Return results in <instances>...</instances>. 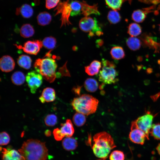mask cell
I'll return each instance as SVG.
<instances>
[{
  "label": "cell",
  "instance_id": "obj_13",
  "mask_svg": "<svg viewBox=\"0 0 160 160\" xmlns=\"http://www.w3.org/2000/svg\"><path fill=\"white\" fill-rule=\"evenodd\" d=\"M15 65L13 59L9 55H4L0 59V68L3 72H8L12 71L15 68Z\"/></svg>",
  "mask_w": 160,
  "mask_h": 160
},
{
  "label": "cell",
  "instance_id": "obj_38",
  "mask_svg": "<svg viewBox=\"0 0 160 160\" xmlns=\"http://www.w3.org/2000/svg\"><path fill=\"white\" fill-rule=\"evenodd\" d=\"M10 141V136L7 132H3L0 133V144L1 145H7Z\"/></svg>",
  "mask_w": 160,
  "mask_h": 160
},
{
  "label": "cell",
  "instance_id": "obj_47",
  "mask_svg": "<svg viewBox=\"0 0 160 160\" xmlns=\"http://www.w3.org/2000/svg\"><path fill=\"white\" fill-rule=\"evenodd\" d=\"M98 160H105V159H99Z\"/></svg>",
  "mask_w": 160,
  "mask_h": 160
},
{
  "label": "cell",
  "instance_id": "obj_36",
  "mask_svg": "<svg viewBox=\"0 0 160 160\" xmlns=\"http://www.w3.org/2000/svg\"><path fill=\"white\" fill-rule=\"evenodd\" d=\"M44 121L45 124L47 126L53 127L57 122V117L54 114H48L45 118Z\"/></svg>",
  "mask_w": 160,
  "mask_h": 160
},
{
  "label": "cell",
  "instance_id": "obj_14",
  "mask_svg": "<svg viewBox=\"0 0 160 160\" xmlns=\"http://www.w3.org/2000/svg\"><path fill=\"white\" fill-rule=\"evenodd\" d=\"M80 3L81 5V13L85 16H88L92 14L98 15H100L98 9L97 4L90 5L84 0L80 1Z\"/></svg>",
  "mask_w": 160,
  "mask_h": 160
},
{
  "label": "cell",
  "instance_id": "obj_15",
  "mask_svg": "<svg viewBox=\"0 0 160 160\" xmlns=\"http://www.w3.org/2000/svg\"><path fill=\"white\" fill-rule=\"evenodd\" d=\"M2 149L3 160H25L19 152L15 150H8L5 148Z\"/></svg>",
  "mask_w": 160,
  "mask_h": 160
},
{
  "label": "cell",
  "instance_id": "obj_17",
  "mask_svg": "<svg viewBox=\"0 0 160 160\" xmlns=\"http://www.w3.org/2000/svg\"><path fill=\"white\" fill-rule=\"evenodd\" d=\"M33 10L32 7L29 4H25L21 7L17 8L16 11L17 15H21L24 18L31 17L33 15Z\"/></svg>",
  "mask_w": 160,
  "mask_h": 160
},
{
  "label": "cell",
  "instance_id": "obj_29",
  "mask_svg": "<svg viewBox=\"0 0 160 160\" xmlns=\"http://www.w3.org/2000/svg\"><path fill=\"white\" fill-rule=\"evenodd\" d=\"M107 18L109 22L112 24H115L119 22L121 17L119 12L116 10H111L108 13Z\"/></svg>",
  "mask_w": 160,
  "mask_h": 160
},
{
  "label": "cell",
  "instance_id": "obj_30",
  "mask_svg": "<svg viewBox=\"0 0 160 160\" xmlns=\"http://www.w3.org/2000/svg\"><path fill=\"white\" fill-rule=\"evenodd\" d=\"M56 42V39L52 36L45 37L42 41L43 46L45 48L51 50L55 47Z\"/></svg>",
  "mask_w": 160,
  "mask_h": 160
},
{
  "label": "cell",
  "instance_id": "obj_8",
  "mask_svg": "<svg viewBox=\"0 0 160 160\" xmlns=\"http://www.w3.org/2000/svg\"><path fill=\"white\" fill-rule=\"evenodd\" d=\"M60 126V129L56 128L54 129L53 132L54 138L56 140L60 141L65 137H71L73 135L74 129L70 119H67L65 122L61 124Z\"/></svg>",
  "mask_w": 160,
  "mask_h": 160
},
{
  "label": "cell",
  "instance_id": "obj_20",
  "mask_svg": "<svg viewBox=\"0 0 160 160\" xmlns=\"http://www.w3.org/2000/svg\"><path fill=\"white\" fill-rule=\"evenodd\" d=\"M17 63L21 67L28 69L31 67L32 60L30 56L25 55H22L17 59Z\"/></svg>",
  "mask_w": 160,
  "mask_h": 160
},
{
  "label": "cell",
  "instance_id": "obj_34",
  "mask_svg": "<svg viewBox=\"0 0 160 160\" xmlns=\"http://www.w3.org/2000/svg\"><path fill=\"white\" fill-rule=\"evenodd\" d=\"M149 133L155 139L160 140V123L153 124Z\"/></svg>",
  "mask_w": 160,
  "mask_h": 160
},
{
  "label": "cell",
  "instance_id": "obj_24",
  "mask_svg": "<svg viewBox=\"0 0 160 160\" xmlns=\"http://www.w3.org/2000/svg\"><path fill=\"white\" fill-rule=\"evenodd\" d=\"M110 54L112 58L116 60L123 59L125 56L123 48L119 46L113 47L111 50Z\"/></svg>",
  "mask_w": 160,
  "mask_h": 160
},
{
  "label": "cell",
  "instance_id": "obj_28",
  "mask_svg": "<svg viewBox=\"0 0 160 160\" xmlns=\"http://www.w3.org/2000/svg\"><path fill=\"white\" fill-rule=\"evenodd\" d=\"M146 17V13L145 11L138 9L135 10L132 15V20L137 23L143 22Z\"/></svg>",
  "mask_w": 160,
  "mask_h": 160
},
{
  "label": "cell",
  "instance_id": "obj_10",
  "mask_svg": "<svg viewBox=\"0 0 160 160\" xmlns=\"http://www.w3.org/2000/svg\"><path fill=\"white\" fill-rule=\"evenodd\" d=\"M42 77L39 73L36 71H30L27 74L26 80L31 92L32 94H35L37 89L42 84Z\"/></svg>",
  "mask_w": 160,
  "mask_h": 160
},
{
  "label": "cell",
  "instance_id": "obj_7",
  "mask_svg": "<svg viewBox=\"0 0 160 160\" xmlns=\"http://www.w3.org/2000/svg\"><path fill=\"white\" fill-rule=\"evenodd\" d=\"M154 116L149 111L144 115L133 121L131 126L134 127L143 131L145 134L147 139L149 140V134L152 126Z\"/></svg>",
  "mask_w": 160,
  "mask_h": 160
},
{
  "label": "cell",
  "instance_id": "obj_11",
  "mask_svg": "<svg viewBox=\"0 0 160 160\" xmlns=\"http://www.w3.org/2000/svg\"><path fill=\"white\" fill-rule=\"evenodd\" d=\"M15 45L27 54L35 55L38 53L43 46L42 41L38 40L27 41L24 43L23 46L17 44Z\"/></svg>",
  "mask_w": 160,
  "mask_h": 160
},
{
  "label": "cell",
  "instance_id": "obj_27",
  "mask_svg": "<svg viewBox=\"0 0 160 160\" xmlns=\"http://www.w3.org/2000/svg\"><path fill=\"white\" fill-rule=\"evenodd\" d=\"M142 32L141 26L136 23L130 24L128 28V33L131 37H135L140 35Z\"/></svg>",
  "mask_w": 160,
  "mask_h": 160
},
{
  "label": "cell",
  "instance_id": "obj_45",
  "mask_svg": "<svg viewBox=\"0 0 160 160\" xmlns=\"http://www.w3.org/2000/svg\"><path fill=\"white\" fill-rule=\"evenodd\" d=\"M158 8L159 9H160V5H159V6Z\"/></svg>",
  "mask_w": 160,
  "mask_h": 160
},
{
  "label": "cell",
  "instance_id": "obj_16",
  "mask_svg": "<svg viewBox=\"0 0 160 160\" xmlns=\"http://www.w3.org/2000/svg\"><path fill=\"white\" fill-rule=\"evenodd\" d=\"M56 97L55 90L51 87H46L44 89L39 99L42 103L45 102H49L54 101Z\"/></svg>",
  "mask_w": 160,
  "mask_h": 160
},
{
  "label": "cell",
  "instance_id": "obj_18",
  "mask_svg": "<svg viewBox=\"0 0 160 160\" xmlns=\"http://www.w3.org/2000/svg\"><path fill=\"white\" fill-rule=\"evenodd\" d=\"M101 65L100 62L98 60H94L89 65L85 67V72L90 76L97 74L101 67Z\"/></svg>",
  "mask_w": 160,
  "mask_h": 160
},
{
  "label": "cell",
  "instance_id": "obj_19",
  "mask_svg": "<svg viewBox=\"0 0 160 160\" xmlns=\"http://www.w3.org/2000/svg\"><path fill=\"white\" fill-rule=\"evenodd\" d=\"M62 145L63 148L66 150L71 151L74 150L78 146V143L75 138L67 137L63 140Z\"/></svg>",
  "mask_w": 160,
  "mask_h": 160
},
{
  "label": "cell",
  "instance_id": "obj_31",
  "mask_svg": "<svg viewBox=\"0 0 160 160\" xmlns=\"http://www.w3.org/2000/svg\"><path fill=\"white\" fill-rule=\"evenodd\" d=\"M106 4L112 10H119L122 4L126 0H105Z\"/></svg>",
  "mask_w": 160,
  "mask_h": 160
},
{
  "label": "cell",
  "instance_id": "obj_2",
  "mask_svg": "<svg viewBox=\"0 0 160 160\" xmlns=\"http://www.w3.org/2000/svg\"><path fill=\"white\" fill-rule=\"evenodd\" d=\"M93 138V153L102 159H106L111 151L116 146L111 136L106 132H99L94 135Z\"/></svg>",
  "mask_w": 160,
  "mask_h": 160
},
{
  "label": "cell",
  "instance_id": "obj_41",
  "mask_svg": "<svg viewBox=\"0 0 160 160\" xmlns=\"http://www.w3.org/2000/svg\"><path fill=\"white\" fill-rule=\"evenodd\" d=\"M80 88L81 87H78L76 88H74L73 89L74 92H75L76 94L79 95L80 93Z\"/></svg>",
  "mask_w": 160,
  "mask_h": 160
},
{
  "label": "cell",
  "instance_id": "obj_26",
  "mask_svg": "<svg viewBox=\"0 0 160 160\" xmlns=\"http://www.w3.org/2000/svg\"><path fill=\"white\" fill-rule=\"evenodd\" d=\"M11 80L14 84L17 85H20L24 83L25 77L22 72L20 71H16L12 74Z\"/></svg>",
  "mask_w": 160,
  "mask_h": 160
},
{
  "label": "cell",
  "instance_id": "obj_39",
  "mask_svg": "<svg viewBox=\"0 0 160 160\" xmlns=\"http://www.w3.org/2000/svg\"><path fill=\"white\" fill-rule=\"evenodd\" d=\"M60 0H46L45 6L48 9H51L56 6Z\"/></svg>",
  "mask_w": 160,
  "mask_h": 160
},
{
  "label": "cell",
  "instance_id": "obj_1",
  "mask_svg": "<svg viewBox=\"0 0 160 160\" xmlns=\"http://www.w3.org/2000/svg\"><path fill=\"white\" fill-rule=\"evenodd\" d=\"M19 152L25 160H46L48 155L45 143L36 139L24 142Z\"/></svg>",
  "mask_w": 160,
  "mask_h": 160
},
{
  "label": "cell",
  "instance_id": "obj_6",
  "mask_svg": "<svg viewBox=\"0 0 160 160\" xmlns=\"http://www.w3.org/2000/svg\"><path fill=\"white\" fill-rule=\"evenodd\" d=\"M79 25L82 31L89 33L90 37L95 35L100 36L103 33L102 29L95 18H93L85 16L81 19Z\"/></svg>",
  "mask_w": 160,
  "mask_h": 160
},
{
  "label": "cell",
  "instance_id": "obj_44",
  "mask_svg": "<svg viewBox=\"0 0 160 160\" xmlns=\"http://www.w3.org/2000/svg\"><path fill=\"white\" fill-rule=\"evenodd\" d=\"M158 63L160 65V60H158Z\"/></svg>",
  "mask_w": 160,
  "mask_h": 160
},
{
  "label": "cell",
  "instance_id": "obj_40",
  "mask_svg": "<svg viewBox=\"0 0 160 160\" xmlns=\"http://www.w3.org/2000/svg\"><path fill=\"white\" fill-rule=\"evenodd\" d=\"M140 2L148 4L156 5L160 2V0H138Z\"/></svg>",
  "mask_w": 160,
  "mask_h": 160
},
{
  "label": "cell",
  "instance_id": "obj_33",
  "mask_svg": "<svg viewBox=\"0 0 160 160\" xmlns=\"http://www.w3.org/2000/svg\"><path fill=\"white\" fill-rule=\"evenodd\" d=\"M73 121L75 125L78 127H80L85 123L86 118L84 114L80 113H77L73 115Z\"/></svg>",
  "mask_w": 160,
  "mask_h": 160
},
{
  "label": "cell",
  "instance_id": "obj_22",
  "mask_svg": "<svg viewBox=\"0 0 160 160\" xmlns=\"http://www.w3.org/2000/svg\"><path fill=\"white\" fill-rule=\"evenodd\" d=\"M37 19L39 25L45 26L49 24L52 20V16L49 13L46 12L40 13L37 15Z\"/></svg>",
  "mask_w": 160,
  "mask_h": 160
},
{
  "label": "cell",
  "instance_id": "obj_25",
  "mask_svg": "<svg viewBox=\"0 0 160 160\" xmlns=\"http://www.w3.org/2000/svg\"><path fill=\"white\" fill-rule=\"evenodd\" d=\"M84 87L88 92H95L98 87V84L95 79L89 78L87 79L84 84Z\"/></svg>",
  "mask_w": 160,
  "mask_h": 160
},
{
  "label": "cell",
  "instance_id": "obj_46",
  "mask_svg": "<svg viewBox=\"0 0 160 160\" xmlns=\"http://www.w3.org/2000/svg\"><path fill=\"white\" fill-rule=\"evenodd\" d=\"M159 31L160 32V24L159 25Z\"/></svg>",
  "mask_w": 160,
  "mask_h": 160
},
{
  "label": "cell",
  "instance_id": "obj_21",
  "mask_svg": "<svg viewBox=\"0 0 160 160\" xmlns=\"http://www.w3.org/2000/svg\"><path fill=\"white\" fill-rule=\"evenodd\" d=\"M127 45L131 50L135 51L139 49L141 47L142 42L140 39L135 37L128 38L126 41Z\"/></svg>",
  "mask_w": 160,
  "mask_h": 160
},
{
  "label": "cell",
  "instance_id": "obj_35",
  "mask_svg": "<svg viewBox=\"0 0 160 160\" xmlns=\"http://www.w3.org/2000/svg\"><path fill=\"white\" fill-rule=\"evenodd\" d=\"M145 37L144 38L143 40L147 46L154 48L156 51L158 47H160V43L157 42L150 36H147Z\"/></svg>",
  "mask_w": 160,
  "mask_h": 160
},
{
  "label": "cell",
  "instance_id": "obj_12",
  "mask_svg": "<svg viewBox=\"0 0 160 160\" xmlns=\"http://www.w3.org/2000/svg\"><path fill=\"white\" fill-rule=\"evenodd\" d=\"M129 138L133 143L141 145L144 144L145 138H147L145 134L143 131L131 126Z\"/></svg>",
  "mask_w": 160,
  "mask_h": 160
},
{
  "label": "cell",
  "instance_id": "obj_37",
  "mask_svg": "<svg viewBox=\"0 0 160 160\" xmlns=\"http://www.w3.org/2000/svg\"><path fill=\"white\" fill-rule=\"evenodd\" d=\"M124 155L123 152L119 150L112 151L109 156L110 160H124Z\"/></svg>",
  "mask_w": 160,
  "mask_h": 160
},
{
  "label": "cell",
  "instance_id": "obj_9",
  "mask_svg": "<svg viewBox=\"0 0 160 160\" xmlns=\"http://www.w3.org/2000/svg\"><path fill=\"white\" fill-rule=\"evenodd\" d=\"M69 1V0H67L59 3L55 10H57L55 15L59 14H61L60 20L61 21L60 27L63 25L65 26L66 24L68 25L71 24L69 19L70 16H71V12L70 4Z\"/></svg>",
  "mask_w": 160,
  "mask_h": 160
},
{
  "label": "cell",
  "instance_id": "obj_3",
  "mask_svg": "<svg viewBox=\"0 0 160 160\" xmlns=\"http://www.w3.org/2000/svg\"><path fill=\"white\" fill-rule=\"evenodd\" d=\"M51 50L47 53L44 58L36 60L34 65L36 71L50 83L54 82L57 77L56 71L57 66L55 59L51 57Z\"/></svg>",
  "mask_w": 160,
  "mask_h": 160
},
{
  "label": "cell",
  "instance_id": "obj_32",
  "mask_svg": "<svg viewBox=\"0 0 160 160\" xmlns=\"http://www.w3.org/2000/svg\"><path fill=\"white\" fill-rule=\"evenodd\" d=\"M70 4L71 9V16H73L80 15L81 12L80 1L76 0L73 1Z\"/></svg>",
  "mask_w": 160,
  "mask_h": 160
},
{
  "label": "cell",
  "instance_id": "obj_42",
  "mask_svg": "<svg viewBox=\"0 0 160 160\" xmlns=\"http://www.w3.org/2000/svg\"><path fill=\"white\" fill-rule=\"evenodd\" d=\"M156 149L158 153L160 156V143L157 145Z\"/></svg>",
  "mask_w": 160,
  "mask_h": 160
},
{
  "label": "cell",
  "instance_id": "obj_43",
  "mask_svg": "<svg viewBox=\"0 0 160 160\" xmlns=\"http://www.w3.org/2000/svg\"><path fill=\"white\" fill-rule=\"evenodd\" d=\"M45 134L47 136H49L51 134V132L49 130H46L45 132Z\"/></svg>",
  "mask_w": 160,
  "mask_h": 160
},
{
  "label": "cell",
  "instance_id": "obj_23",
  "mask_svg": "<svg viewBox=\"0 0 160 160\" xmlns=\"http://www.w3.org/2000/svg\"><path fill=\"white\" fill-rule=\"evenodd\" d=\"M34 32L33 28L29 24H23L20 29L21 36L24 38H28L34 35Z\"/></svg>",
  "mask_w": 160,
  "mask_h": 160
},
{
  "label": "cell",
  "instance_id": "obj_5",
  "mask_svg": "<svg viewBox=\"0 0 160 160\" xmlns=\"http://www.w3.org/2000/svg\"><path fill=\"white\" fill-rule=\"evenodd\" d=\"M103 67L98 75L99 80L105 84L114 83L118 81V73L114 63L103 59Z\"/></svg>",
  "mask_w": 160,
  "mask_h": 160
},
{
  "label": "cell",
  "instance_id": "obj_4",
  "mask_svg": "<svg viewBox=\"0 0 160 160\" xmlns=\"http://www.w3.org/2000/svg\"><path fill=\"white\" fill-rule=\"evenodd\" d=\"M99 101L91 95H82L74 98L71 102L73 109L78 113L89 115L96 111Z\"/></svg>",
  "mask_w": 160,
  "mask_h": 160
}]
</instances>
